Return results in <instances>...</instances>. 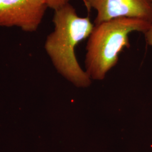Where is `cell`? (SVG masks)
Here are the masks:
<instances>
[{"label":"cell","instance_id":"1","mask_svg":"<svg viewBox=\"0 0 152 152\" xmlns=\"http://www.w3.org/2000/svg\"><path fill=\"white\" fill-rule=\"evenodd\" d=\"M54 29L46 38L45 48L58 72L75 86L86 88L91 80L79 64L76 46L89 37L94 25L88 17L78 16L69 4L55 11Z\"/></svg>","mask_w":152,"mask_h":152},{"label":"cell","instance_id":"2","mask_svg":"<svg viewBox=\"0 0 152 152\" xmlns=\"http://www.w3.org/2000/svg\"><path fill=\"white\" fill-rule=\"evenodd\" d=\"M149 22L130 18H118L95 24L88 37L85 72L91 80L101 81L117 64L120 53L130 47L129 34H144L152 27Z\"/></svg>","mask_w":152,"mask_h":152},{"label":"cell","instance_id":"3","mask_svg":"<svg viewBox=\"0 0 152 152\" xmlns=\"http://www.w3.org/2000/svg\"><path fill=\"white\" fill-rule=\"evenodd\" d=\"M48 7L46 0H0V27L34 32Z\"/></svg>","mask_w":152,"mask_h":152},{"label":"cell","instance_id":"4","mask_svg":"<svg viewBox=\"0 0 152 152\" xmlns=\"http://www.w3.org/2000/svg\"><path fill=\"white\" fill-rule=\"evenodd\" d=\"M97 11L95 24L118 18L141 19L152 24V0H83Z\"/></svg>","mask_w":152,"mask_h":152},{"label":"cell","instance_id":"5","mask_svg":"<svg viewBox=\"0 0 152 152\" xmlns=\"http://www.w3.org/2000/svg\"><path fill=\"white\" fill-rule=\"evenodd\" d=\"M70 0H46L48 7L54 11L69 4Z\"/></svg>","mask_w":152,"mask_h":152},{"label":"cell","instance_id":"6","mask_svg":"<svg viewBox=\"0 0 152 152\" xmlns=\"http://www.w3.org/2000/svg\"><path fill=\"white\" fill-rule=\"evenodd\" d=\"M145 35L147 44H148L149 46H152V25L150 29L147 33H145Z\"/></svg>","mask_w":152,"mask_h":152}]
</instances>
